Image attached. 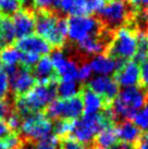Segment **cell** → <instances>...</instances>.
I'll list each match as a JSON object with an SVG mask.
<instances>
[{
  "instance_id": "1",
  "label": "cell",
  "mask_w": 148,
  "mask_h": 149,
  "mask_svg": "<svg viewBox=\"0 0 148 149\" xmlns=\"http://www.w3.org/2000/svg\"><path fill=\"white\" fill-rule=\"evenodd\" d=\"M57 97V82L49 84H36L25 95L14 97L17 112L24 119L26 116L44 112L47 106Z\"/></svg>"
},
{
  "instance_id": "2",
  "label": "cell",
  "mask_w": 148,
  "mask_h": 149,
  "mask_svg": "<svg viewBox=\"0 0 148 149\" xmlns=\"http://www.w3.org/2000/svg\"><path fill=\"white\" fill-rule=\"evenodd\" d=\"M147 102L148 91L144 87L133 86L123 88L111 104L117 124L122 121H131L136 112Z\"/></svg>"
},
{
  "instance_id": "3",
  "label": "cell",
  "mask_w": 148,
  "mask_h": 149,
  "mask_svg": "<svg viewBox=\"0 0 148 149\" xmlns=\"http://www.w3.org/2000/svg\"><path fill=\"white\" fill-rule=\"evenodd\" d=\"M35 33L51 47L59 48L68 38L66 21L50 11L39 12L35 19Z\"/></svg>"
},
{
  "instance_id": "4",
  "label": "cell",
  "mask_w": 148,
  "mask_h": 149,
  "mask_svg": "<svg viewBox=\"0 0 148 149\" xmlns=\"http://www.w3.org/2000/svg\"><path fill=\"white\" fill-rule=\"evenodd\" d=\"M137 49L136 33L130 26L122 25L114 31L108 44L109 54L119 61H128L135 57Z\"/></svg>"
},
{
  "instance_id": "5",
  "label": "cell",
  "mask_w": 148,
  "mask_h": 149,
  "mask_svg": "<svg viewBox=\"0 0 148 149\" xmlns=\"http://www.w3.org/2000/svg\"><path fill=\"white\" fill-rule=\"evenodd\" d=\"M66 21L68 38L75 44L103 32L101 22L93 15H72Z\"/></svg>"
},
{
  "instance_id": "6",
  "label": "cell",
  "mask_w": 148,
  "mask_h": 149,
  "mask_svg": "<svg viewBox=\"0 0 148 149\" xmlns=\"http://www.w3.org/2000/svg\"><path fill=\"white\" fill-rule=\"evenodd\" d=\"M20 135L24 141L32 143L45 141L51 135H54L52 122L48 120L43 112L31 114L22 121Z\"/></svg>"
},
{
  "instance_id": "7",
  "label": "cell",
  "mask_w": 148,
  "mask_h": 149,
  "mask_svg": "<svg viewBox=\"0 0 148 149\" xmlns=\"http://www.w3.org/2000/svg\"><path fill=\"white\" fill-rule=\"evenodd\" d=\"M84 111L81 93L68 99H54L44 110L45 116L51 122L57 119L77 120Z\"/></svg>"
},
{
  "instance_id": "8",
  "label": "cell",
  "mask_w": 148,
  "mask_h": 149,
  "mask_svg": "<svg viewBox=\"0 0 148 149\" xmlns=\"http://www.w3.org/2000/svg\"><path fill=\"white\" fill-rule=\"evenodd\" d=\"M99 14L108 26L120 27L130 17V6L125 0H110L103 4Z\"/></svg>"
},
{
  "instance_id": "9",
  "label": "cell",
  "mask_w": 148,
  "mask_h": 149,
  "mask_svg": "<svg viewBox=\"0 0 148 149\" xmlns=\"http://www.w3.org/2000/svg\"><path fill=\"white\" fill-rule=\"evenodd\" d=\"M4 72L9 76L10 89L14 94V97L25 95L36 85V79L34 77L33 72L24 66L7 69Z\"/></svg>"
},
{
  "instance_id": "10",
  "label": "cell",
  "mask_w": 148,
  "mask_h": 149,
  "mask_svg": "<svg viewBox=\"0 0 148 149\" xmlns=\"http://www.w3.org/2000/svg\"><path fill=\"white\" fill-rule=\"evenodd\" d=\"M105 0H58L57 8L66 15H91L103 9Z\"/></svg>"
},
{
  "instance_id": "11",
  "label": "cell",
  "mask_w": 148,
  "mask_h": 149,
  "mask_svg": "<svg viewBox=\"0 0 148 149\" xmlns=\"http://www.w3.org/2000/svg\"><path fill=\"white\" fill-rule=\"evenodd\" d=\"M87 87L100 96L107 104H111L119 94V85L113 77L106 75H96L88 81Z\"/></svg>"
},
{
  "instance_id": "12",
  "label": "cell",
  "mask_w": 148,
  "mask_h": 149,
  "mask_svg": "<svg viewBox=\"0 0 148 149\" xmlns=\"http://www.w3.org/2000/svg\"><path fill=\"white\" fill-rule=\"evenodd\" d=\"M50 60L52 62L56 75L60 79H77L78 64L62 49H56L50 54Z\"/></svg>"
},
{
  "instance_id": "13",
  "label": "cell",
  "mask_w": 148,
  "mask_h": 149,
  "mask_svg": "<svg viewBox=\"0 0 148 149\" xmlns=\"http://www.w3.org/2000/svg\"><path fill=\"white\" fill-rule=\"evenodd\" d=\"M114 81L123 88L138 86L140 83V66L135 60L123 61L114 73Z\"/></svg>"
},
{
  "instance_id": "14",
  "label": "cell",
  "mask_w": 148,
  "mask_h": 149,
  "mask_svg": "<svg viewBox=\"0 0 148 149\" xmlns=\"http://www.w3.org/2000/svg\"><path fill=\"white\" fill-rule=\"evenodd\" d=\"M35 19L34 13L26 9H20L12 15L13 29L17 35V38H23L32 35L35 32Z\"/></svg>"
},
{
  "instance_id": "15",
  "label": "cell",
  "mask_w": 148,
  "mask_h": 149,
  "mask_svg": "<svg viewBox=\"0 0 148 149\" xmlns=\"http://www.w3.org/2000/svg\"><path fill=\"white\" fill-rule=\"evenodd\" d=\"M17 48L20 52H31L38 54L39 57H45L51 51V46L36 34H32L26 37L19 38Z\"/></svg>"
},
{
  "instance_id": "16",
  "label": "cell",
  "mask_w": 148,
  "mask_h": 149,
  "mask_svg": "<svg viewBox=\"0 0 148 149\" xmlns=\"http://www.w3.org/2000/svg\"><path fill=\"white\" fill-rule=\"evenodd\" d=\"M88 63L91 65L93 73L96 75H106V76L114 74L121 64L119 60L113 58L109 54H100L91 57V60Z\"/></svg>"
},
{
  "instance_id": "17",
  "label": "cell",
  "mask_w": 148,
  "mask_h": 149,
  "mask_svg": "<svg viewBox=\"0 0 148 149\" xmlns=\"http://www.w3.org/2000/svg\"><path fill=\"white\" fill-rule=\"evenodd\" d=\"M33 74L38 84H49L57 82L58 76L56 75L52 62L47 56L41 57L38 62L34 65Z\"/></svg>"
},
{
  "instance_id": "18",
  "label": "cell",
  "mask_w": 148,
  "mask_h": 149,
  "mask_svg": "<svg viewBox=\"0 0 148 149\" xmlns=\"http://www.w3.org/2000/svg\"><path fill=\"white\" fill-rule=\"evenodd\" d=\"M109 40L107 36L103 35V33L95 35L85 39L84 42L78 44V48L81 52L89 57H95L97 54H103V51L108 48Z\"/></svg>"
},
{
  "instance_id": "19",
  "label": "cell",
  "mask_w": 148,
  "mask_h": 149,
  "mask_svg": "<svg viewBox=\"0 0 148 149\" xmlns=\"http://www.w3.org/2000/svg\"><path fill=\"white\" fill-rule=\"evenodd\" d=\"M81 96H82L83 100V107H84V111L86 116L89 114H96L98 112H101L105 108L109 107L110 104H107L105 102V100L95 94L94 91H91L88 87L82 88L81 91Z\"/></svg>"
},
{
  "instance_id": "20",
  "label": "cell",
  "mask_w": 148,
  "mask_h": 149,
  "mask_svg": "<svg viewBox=\"0 0 148 149\" xmlns=\"http://www.w3.org/2000/svg\"><path fill=\"white\" fill-rule=\"evenodd\" d=\"M117 127V134H118V139L121 143L128 144V145H134L137 144L142 136V132L137 126H136L132 121H122L115 125Z\"/></svg>"
},
{
  "instance_id": "21",
  "label": "cell",
  "mask_w": 148,
  "mask_h": 149,
  "mask_svg": "<svg viewBox=\"0 0 148 149\" xmlns=\"http://www.w3.org/2000/svg\"><path fill=\"white\" fill-rule=\"evenodd\" d=\"M118 141L119 139H118V134H117V127L115 125H112V126L103 128V131L98 133V135L95 137L94 144L103 149H110Z\"/></svg>"
},
{
  "instance_id": "22",
  "label": "cell",
  "mask_w": 148,
  "mask_h": 149,
  "mask_svg": "<svg viewBox=\"0 0 148 149\" xmlns=\"http://www.w3.org/2000/svg\"><path fill=\"white\" fill-rule=\"evenodd\" d=\"M82 91L77 79H60L57 84V96L59 99H68L78 95Z\"/></svg>"
},
{
  "instance_id": "23",
  "label": "cell",
  "mask_w": 148,
  "mask_h": 149,
  "mask_svg": "<svg viewBox=\"0 0 148 149\" xmlns=\"http://www.w3.org/2000/svg\"><path fill=\"white\" fill-rule=\"evenodd\" d=\"M17 39V35L13 29L11 20L7 17L0 23V50L11 46Z\"/></svg>"
},
{
  "instance_id": "24",
  "label": "cell",
  "mask_w": 148,
  "mask_h": 149,
  "mask_svg": "<svg viewBox=\"0 0 148 149\" xmlns=\"http://www.w3.org/2000/svg\"><path fill=\"white\" fill-rule=\"evenodd\" d=\"M20 59L21 52L17 47L9 46L0 50V60L2 65L6 68V70L17 66V64L20 63Z\"/></svg>"
},
{
  "instance_id": "25",
  "label": "cell",
  "mask_w": 148,
  "mask_h": 149,
  "mask_svg": "<svg viewBox=\"0 0 148 149\" xmlns=\"http://www.w3.org/2000/svg\"><path fill=\"white\" fill-rule=\"evenodd\" d=\"M52 134L57 137L58 139L66 138L69 137L70 133L72 132V128L74 126L75 120L70 119H57L52 121Z\"/></svg>"
},
{
  "instance_id": "26",
  "label": "cell",
  "mask_w": 148,
  "mask_h": 149,
  "mask_svg": "<svg viewBox=\"0 0 148 149\" xmlns=\"http://www.w3.org/2000/svg\"><path fill=\"white\" fill-rule=\"evenodd\" d=\"M137 38V49L134 59L137 63H143L148 60V33L140 31L136 33Z\"/></svg>"
},
{
  "instance_id": "27",
  "label": "cell",
  "mask_w": 148,
  "mask_h": 149,
  "mask_svg": "<svg viewBox=\"0 0 148 149\" xmlns=\"http://www.w3.org/2000/svg\"><path fill=\"white\" fill-rule=\"evenodd\" d=\"M133 123L140 130V132H148V104L140 108L133 118Z\"/></svg>"
},
{
  "instance_id": "28",
  "label": "cell",
  "mask_w": 148,
  "mask_h": 149,
  "mask_svg": "<svg viewBox=\"0 0 148 149\" xmlns=\"http://www.w3.org/2000/svg\"><path fill=\"white\" fill-rule=\"evenodd\" d=\"M14 112H15L14 99H9L8 97L0 99V120L7 122Z\"/></svg>"
},
{
  "instance_id": "29",
  "label": "cell",
  "mask_w": 148,
  "mask_h": 149,
  "mask_svg": "<svg viewBox=\"0 0 148 149\" xmlns=\"http://www.w3.org/2000/svg\"><path fill=\"white\" fill-rule=\"evenodd\" d=\"M20 0H0V13L4 15H13L21 9Z\"/></svg>"
},
{
  "instance_id": "30",
  "label": "cell",
  "mask_w": 148,
  "mask_h": 149,
  "mask_svg": "<svg viewBox=\"0 0 148 149\" xmlns=\"http://www.w3.org/2000/svg\"><path fill=\"white\" fill-rule=\"evenodd\" d=\"M41 57H39L38 54H31V52H21L20 63L22 64V66L31 69V68H34V65L38 62V60Z\"/></svg>"
},
{
  "instance_id": "31",
  "label": "cell",
  "mask_w": 148,
  "mask_h": 149,
  "mask_svg": "<svg viewBox=\"0 0 148 149\" xmlns=\"http://www.w3.org/2000/svg\"><path fill=\"white\" fill-rule=\"evenodd\" d=\"M34 149H59V139L54 135H51L45 141L35 143Z\"/></svg>"
},
{
  "instance_id": "32",
  "label": "cell",
  "mask_w": 148,
  "mask_h": 149,
  "mask_svg": "<svg viewBox=\"0 0 148 149\" xmlns=\"http://www.w3.org/2000/svg\"><path fill=\"white\" fill-rule=\"evenodd\" d=\"M93 76V71L89 65V63H82L78 65L77 69V79L81 82H87L89 81Z\"/></svg>"
},
{
  "instance_id": "33",
  "label": "cell",
  "mask_w": 148,
  "mask_h": 149,
  "mask_svg": "<svg viewBox=\"0 0 148 149\" xmlns=\"http://www.w3.org/2000/svg\"><path fill=\"white\" fill-rule=\"evenodd\" d=\"M10 85H9V76L3 70L0 71V99L8 97Z\"/></svg>"
},
{
  "instance_id": "34",
  "label": "cell",
  "mask_w": 148,
  "mask_h": 149,
  "mask_svg": "<svg viewBox=\"0 0 148 149\" xmlns=\"http://www.w3.org/2000/svg\"><path fill=\"white\" fill-rule=\"evenodd\" d=\"M33 6L40 12L49 11L52 8L57 7L58 0H32Z\"/></svg>"
},
{
  "instance_id": "35",
  "label": "cell",
  "mask_w": 148,
  "mask_h": 149,
  "mask_svg": "<svg viewBox=\"0 0 148 149\" xmlns=\"http://www.w3.org/2000/svg\"><path fill=\"white\" fill-rule=\"evenodd\" d=\"M59 149H91L71 138H61L59 139Z\"/></svg>"
},
{
  "instance_id": "36",
  "label": "cell",
  "mask_w": 148,
  "mask_h": 149,
  "mask_svg": "<svg viewBox=\"0 0 148 149\" xmlns=\"http://www.w3.org/2000/svg\"><path fill=\"white\" fill-rule=\"evenodd\" d=\"M140 83L146 91H148V60L142 63L140 66Z\"/></svg>"
},
{
  "instance_id": "37",
  "label": "cell",
  "mask_w": 148,
  "mask_h": 149,
  "mask_svg": "<svg viewBox=\"0 0 148 149\" xmlns=\"http://www.w3.org/2000/svg\"><path fill=\"white\" fill-rule=\"evenodd\" d=\"M128 3L130 7L140 10L142 8L148 9V0H128Z\"/></svg>"
},
{
  "instance_id": "38",
  "label": "cell",
  "mask_w": 148,
  "mask_h": 149,
  "mask_svg": "<svg viewBox=\"0 0 148 149\" xmlns=\"http://www.w3.org/2000/svg\"><path fill=\"white\" fill-rule=\"evenodd\" d=\"M136 149H148V132L142 135L140 141L136 144Z\"/></svg>"
},
{
  "instance_id": "39",
  "label": "cell",
  "mask_w": 148,
  "mask_h": 149,
  "mask_svg": "<svg viewBox=\"0 0 148 149\" xmlns=\"http://www.w3.org/2000/svg\"><path fill=\"white\" fill-rule=\"evenodd\" d=\"M11 132H12V131L9 128L7 123H6L4 121L0 120V138H3L4 136L9 135Z\"/></svg>"
},
{
  "instance_id": "40",
  "label": "cell",
  "mask_w": 148,
  "mask_h": 149,
  "mask_svg": "<svg viewBox=\"0 0 148 149\" xmlns=\"http://www.w3.org/2000/svg\"><path fill=\"white\" fill-rule=\"evenodd\" d=\"M110 149H136L134 145H128V144H124V143H117L114 146H112Z\"/></svg>"
},
{
  "instance_id": "41",
  "label": "cell",
  "mask_w": 148,
  "mask_h": 149,
  "mask_svg": "<svg viewBox=\"0 0 148 149\" xmlns=\"http://www.w3.org/2000/svg\"><path fill=\"white\" fill-rule=\"evenodd\" d=\"M91 149H103V148H101V147H99V146H96L94 144V146H93V147H91Z\"/></svg>"
},
{
  "instance_id": "42",
  "label": "cell",
  "mask_w": 148,
  "mask_h": 149,
  "mask_svg": "<svg viewBox=\"0 0 148 149\" xmlns=\"http://www.w3.org/2000/svg\"><path fill=\"white\" fill-rule=\"evenodd\" d=\"M145 17H146V21H147V23H148V10L146 11V14H145Z\"/></svg>"
},
{
  "instance_id": "43",
  "label": "cell",
  "mask_w": 148,
  "mask_h": 149,
  "mask_svg": "<svg viewBox=\"0 0 148 149\" xmlns=\"http://www.w3.org/2000/svg\"><path fill=\"white\" fill-rule=\"evenodd\" d=\"M2 66L3 65H2V63H1V60H0V71L2 70Z\"/></svg>"
},
{
  "instance_id": "44",
  "label": "cell",
  "mask_w": 148,
  "mask_h": 149,
  "mask_svg": "<svg viewBox=\"0 0 148 149\" xmlns=\"http://www.w3.org/2000/svg\"><path fill=\"white\" fill-rule=\"evenodd\" d=\"M1 21H2V14L0 13V23H1Z\"/></svg>"
},
{
  "instance_id": "45",
  "label": "cell",
  "mask_w": 148,
  "mask_h": 149,
  "mask_svg": "<svg viewBox=\"0 0 148 149\" xmlns=\"http://www.w3.org/2000/svg\"><path fill=\"white\" fill-rule=\"evenodd\" d=\"M108 1H110V0H108Z\"/></svg>"
}]
</instances>
